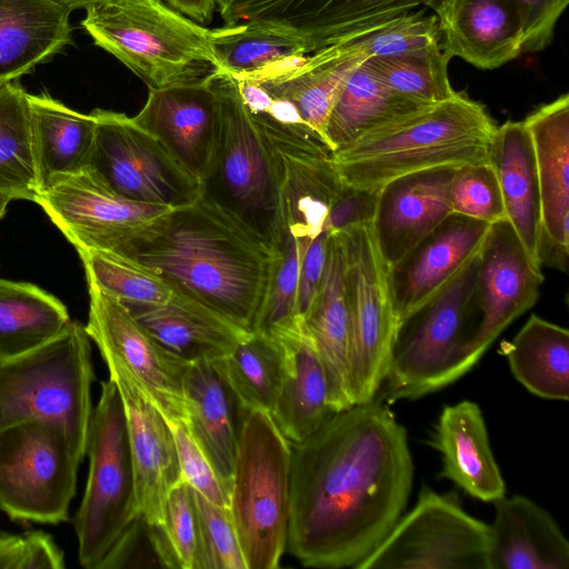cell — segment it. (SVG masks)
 I'll return each instance as SVG.
<instances>
[{
  "mask_svg": "<svg viewBox=\"0 0 569 569\" xmlns=\"http://www.w3.org/2000/svg\"><path fill=\"white\" fill-rule=\"evenodd\" d=\"M36 203L78 253L119 251L173 209L129 199L89 168L60 179Z\"/></svg>",
  "mask_w": 569,
  "mask_h": 569,
  "instance_id": "15",
  "label": "cell"
},
{
  "mask_svg": "<svg viewBox=\"0 0 569 569\" xmlns=\"http://www.w3.org/2000/svg\"><path fill=\"white\" fill-rule=\"evenodd\" d=\"M522 30V52H539L553 38L558 19L569 0H512Z\"/></svg>",
  "mask_w": 569,
  "mask_h": 569,
  "instance_id": "50",
  "label": "cell"
},
{
  "mask_svg": "<svg viewBox=\"0 0 569 569\" xmlns=\"http://www.w3.org/2000/svg\"><path fill=\"white\" fill-rule=\"evenodd\" d=\"M543 278L510 223H492L478 256L476 300L480 319L467 343L475 363L513 320L537 302Z\"/></svg>",
  "mask_w": 569,
  "mask_h": 569,
  "instance_id": "18",
  "label": "cell"
},
{
  "mask_svg": "<svg viewBox=\"0 0 569 569\" xmlns=\"http://www.w3.org/2000/svg\"><path fill=\"white\" fill-rule=\"evenodd\" d=\"M219 123L202 194L272 251L287 233L276 160L259 124L244 106L237 80L214 72Z\"/></svg>",
  "mask_w": 569,
  "mask_h": 569,
  "instance_id": "4",
  "label": "cell"
},
{
  "mask_svg": "<svg viewBox=\"0 0 569 569\" xmlns=\"http://www.w3.org/2000/svg\"><path fill=\"white\" fill-rule=\"evenodd\" d=\"M413 465L406 429L371 400L291 443L287 548L303 566L356 567L407 503Z\"/></svg>",
  "mask_w": 569,
  "mask_h": 569,
  "instance_id": "1",
  "label": "cell"
},
{
  "mask_svg": "<svg viewBox=\"0 0 569 569\" xmlns=\"http://www.w3.org/2000/svg\"><path fill=\"white\" fill-rule=\"evenodd\" d=\"M70 12L52 0H0V82L29 73L70 43Z\"/></svg>",
  "mask_w": 569,
  "mask_h": 569,
  "instance_id": "32",
  "label": "cell"
},
{
  "mask_svg": "<svg viewBox=\"0 0 569 569\" xmlns=\"http://www.w3.org/2000/svg\"><path fill=\"white\" fill-rule=\"evenodd\" d=\"M441 0H232L219 11L226 24L266 20L300 34L312 52L361 38L419 9H435Z\"/></svg>",
  "mask_w": 569,
  "mask_h": 569,
  "instance_id": "17",
  "label": "cell"
},
{
  "mask_svg": "<svg viewBox=\"0 0 569 569\" xmlns=\"http://www.w3.org/2000/svg\"><path fill=\"white\" fill-rule=\"evenodd\" d=\"M450 206L452 213L490 224L507 220L499 181L490 161L455 169L450 184Z\"/></svg>",
  "mask_w": 569,
  "mask_h": 569,
  "instance_id": "46",
  "label": "cell"
},
{
  "mask_svg": "<svg viewBox=\"0 0 569 569\" xmlns=\"http://www.w3.org/2000/svg\"><path fill=\"white\" fill-rule=\"evenodd\" d=\"M308 247L287 231L251 331L284 340L299 330L302 323L298 303L299 273Z\"/></svg>",
  "mask_w": 569,
  "mask_h": 569,
  "instance_id": "43",
  "label": "cell"
},
{
  "mask_svg": "<svg viewBox=\"0 0 569 569\" xmlns=\"http://www.w3.org/2000/svg\"><path fill=\"white\" fill-rule=\"evenodd\" d=\"M291 442L271 415L240 417L229 509L247 569H276L287 548Z\"/></svg>",
  "mask_w": 569,
  "mask_h": 569,
  "instance_id": "6",
  "label": "cell"
},
{
  "mask_svg": "<svg viewBox=\"0 0 569 569\" xmlns=\"http://www.w3.org/2000/svg\"><path fill=\"white\" fill-rule=\"evenodd\" d=\"M451 57L441 43L426 49L391 57L367 59L380 80L397 93L426 104L453 98L448 66Z\"/></svg>",
  "mask_w": 569,
  "mask_h": 569,
  "instance_id": "42",
  "label": "cell"
},
{
  "mask_svg": "<svg viewBox=\"0 0 569 569\" xmlns=\"http://www.w3.org/2000/svg\"><path fill=\"white\" fill-rule=\"evenodd\" d=\"M355 40L367 59L410 53L441 43L437 17L426 14L425 9L411 11Z\"/></svg>",
  "mask_w": 569,
  "mask_h": 569,
  "instance_id": "47",
  "label": "cell"
},
{
  "mask_svg": "<svg viewBox=\"0 0 569 569\" xmlns=\"http://www.w3.org/2000/svg\"><path fill=\"white\" fill-rule=\"evenodd\" d=\"M181 479L208 501L229 507V490L186 420L168 422Z\"/></svg>",
  "mask_w": 569,
  "mask_h": 569,
  "instance_id": "48",
  "label": "cell"
},
{
  "mask_svg": "<svg viewBox=\"0 0 569 569\" xmlns=\"http://www.w3.org/2000/svg\"><path fill=\"white\" fill-rule=\"evenodd\" d=\"M86 331L104 362L126 370L166 420H186L183 379L190 362L164 349L118 299L88 282Z\"/></svg>",
  "mask_w": 569,
  "mask_h": 569,
  "instance_id": "14",
  "label": "cell"
},
{
  "mask_svg": "<svg viewBox=\"0 0 569 569\" xmlns=\"http://www.w3.org/2000/svg\"><path fill=\"white\" fill-rule=\"evenodd\" d=\"M93 147L87 168L118 193L141 202L180 208L202 193L201 182L132 117L92 110Z\"/></svg>",
  "mask_w": 569,
  "mask_h": 569,
  "instance_id": "13",
  "label": "cell"
},
{
  "mask_svg": "<svg viewBox=\"0 0 569 569\" xmlns=\"http://www.w3.org/2000/svg\"><path fill=\"white\" fill-rule=\"evenodd\" d=\"M328 247V232H321L309 244L299 273L298 303L302 316L312 301L323 276Z\"/></svg>",
  "mask_w": 569,
  "mask_h": 569,
  "instance_id": "52",
  "label": "cell"
},
{
  "mask_svg": "<svg viewBox=\"0 0 569 569\" xmlns=\"http://www.w3.org/2000/svg\"><path fill=\"white\" fill-rule=\"evenodd\" d=\"M0 192L36 202L38 192L28 93L0 82Z\"/></svg>",
  "mask_w": 569,
  "mask_h": 569,
  "instance_id": "40",
  "label": "cell"
},
{
  "mask_svg": "<svg viewBox=\"0 0 569 569\" xmlns=\"http://www.w3.org/2000/svg\"><path fill=\"white\" fill-rule=\"evenodd\" d=\"M478 256L399 325L381 385L389 399H415L437 391L476 365L467 343L472 335L468 319L476 300Z\"/></svg>",
  "mask_w": 569,
  "mask_h": 569,
  "instance_id": "8",
  "label": "cell"
},
{
  "mask_svg": "<svg viewBox=\"0 0 569 569\" xmlns=\"http://www.w3.org/2000/svg\"><path fill=\"white\" fill-rule=\"evenodd\" d=\"M212 365L232 393L240 417L250 411L271 415L287 371L288 349L283 342L249 331Z\"/></svg>",
  "mask_w": 569,
  "mask_h": 569,
  "instance_id": "36",
  "label": "cell"
},
{
  "mask_svg": "<svg viewBox=\"0 0 569 569\" xmlns=\"http://www.w3.org/2000/svg\"><path fill=\"white\" fill-rule=\"evenodd\" d=\"M187 422L228 490L237 451L240 412L212 362H190L183 379Z\"/></svg>",
  "mask_w": 569,
  "mask_h": 569,
  "instance_id": "33",
  "label": "cell"
},
{
  "mask_svg": "<svg viewBox=\"0 0 569 569\" xmlns=\"http://www.w3.org/2000/svg\"><path fill=\"white\" fill-rule=\"evenodd\" d=\"M70 321L66 306L51 293L29 282L0 278V359L43 346Z\"/></svg>",
  "mask_w": 569,
  "mask_h": 569,
  "instance_id": "39",
  "label": "cell"
},
{
  "mask_svg": "<svg viewBox=\"0 0 569 569\" xmlns=\"http://www.w3.org/2000/svg\"><path fill=\"white\" fill-rule=\"evenodd\" d=\"M12 201L11 198L0 192V220L3 218L7 211L8 204Z\"/></svg>",
  "mask_w": 569,
  "mask_h": 569,
  "instance_id": "55",
  "label": "cell"
},
{
  "mask_svg": "<svg viewBox=\"0 0 569 569\" xmlns=\"http://www.w3.org/2000/svg\"><path fill=\"white\" fill-rule=\"evenodd\" d=\"M428 106L391 90L365 60L349 76L329 114L328 143L336 150Z\"/></svg>",
  "mask_w": 569,
  "mask_h": 569,
  "instance_id": "35",
  "label": "cell"
},
{
  "mask_svg": "<svg viewBox=\"0 0 569 569\" xmlns=\"http://www.w3.org/2000/svg\"><path fill=\"white\" fill-rule=\"evenodd\" d=\"M129 309L164 349L187 362L218 360L249 332L178 290L163 305Z\"/></svg>",
  "mask_w": 569,
  "mask_h": 569,
  "instance_id": "29",
  "label": "cell"
},
{
  "mask_svg": "<svg viewBox=\"0 0 569 569\" xmlns=\"http://www.w3.org/2000/svg\"><path fill=\"white\" fill-rule=\"evenodd\" d=\"M86 455L89 472L73 526L79 563L100 569L112 548L140 519L122 401L110 378L100 386Z\"/></svg>",
  "mask_w": 569,
  "mask_h": 569,
  "instance_id": "9",
  "label": "cell"
},
{
  "mask_svg": "<svg viewBox=\"0 0 569 569\" xmlns=\"http://www.w3.org/2000/svg\"><path fill=\"white\" fill-rule=\"evenodd\" d=\"M288 365L271 417L282 435L297 443L337 413L330 403L325 368L303 322L289 339Z\"/></svg>",
  "mask_w": 569,
  "mask_h": 569,
  "instance_id": "34",
  "label": "cell"
},
{
  "mask_svg": "<svg viewBox=\"0 0 569 569\" xmlns=\"http://www.w3.org/2000/svg\"><path fill=\"white\" fill-rule=\"evenodd\" d=\"M490 227L488 222L451 213L388 269L398 327L432 299L479 252Z\"/></svg>",
  "mask_w": 569,
  "mask_h": 569,
  "instance_id": "20",
  "label": "cell"
},
{
  "mask_svg": "<svg viewBox=\"0 0 569 569\" xmlns=\"http://www.w3.org/2000/svg\"><path fill=\"white\" fill-rule=\"evenodd\" d=\"M64 553L43 531L0 535V569H63Z\"/></svg>",
  "mask_w": 569,
  "mask_h": 569,
  "instance_id": "49",
  "label": "cell"
},
{
  "mask_svg": "<svg viewBox=\"0 0 569 569\" xmlns=\"http://www.w3.org/2000/svg\"><path fill=\"white\" fill-rule=\"evenodd\" d=\"M198 520L197 569H247L229 507L193 491Z\"/></svg>",
  "mask_w": 569,
  "mask_h": 569,
  "instance_id": "45",
  "label": "cell"
},
{
  "mask_svg": "<svg viewBox=\"0 0 569 569\" xmlns=\"http://www.w3.org/2000/svg\"><path fill=\"white\" fill-rule=\"evenodd\" d=\"M490 162L499 181L507 221L531 262L541 268L540 188L535 149L523 121L509 120L497 127Z\"/></svg>",
  "mask_w": 569,
  "mask_h": 569,
  "instance_id": "30",
  "label": "cell"
},
{
  "mask_svg": "<svg viewBox=\"0 0 569 569\" xmlns=\"http://www.w3.org/2000/svg\"><path fill=\"white\" fill-rule=\"evenodd\" d=\"M489 525L450 496L423 488L357 569H487Z\"/></svg>",
  "mask_w": 569,
  "mask_h": 569,
  "instance_id": "12",
  "label": "cell"
},
{
  "mask_svg": "<svg viewBox=\"0 0 569 569\" xmlns=\"http://www.w3.org/2000/svg\"><path fill=\"white\" fill-rule=\"evenodd\" d=\"M340 231L350 319V382L355 403L375 399L385 379L398 322L388 268L377 248L372 221Z\"/></svg>",
  "mask_w": 569,
  "mask_h": 569,
  "instance_id": "11",
  "label": "cell"
},
{
  "mask_svg": "<svg viewBox=\"0 0 569 569\" xmlns=\"http://www.w3.org/2000/svg\"><path fill=\"white\" fill-rule=\"evenodd\" d=\"M495 503L487 569L569 568V542L547 510L523 496Z\"/></svg>",
  "mask_w": 569,
  "mask_h": 569,
  "instance_id": "27",
  "label": "cell"
},
{
  "mask_svg": "<svg viewBox=\"0 0 569 569\" xmlns=\"http://www.w3.org/2000/svg\"><path fill=\"white\" fill-rule=\"evenodd\" d=\"M83 457L58 422L34 419L1 429L0 509L16 521H68Z\"/></svg>",
  "mask_w": 569,
  "mask_h": 569,
  "instance_id": "10",
  "label": "cell"
},
{
  "mask_svg": "<svg viewBox=\"0 0 569 569\" xmlns=\"http://www.w3.org/2000/svg\"><path fill=\"white\" fill-rule=\"evenodd\" d=\"M272 150L287 231L300 243L323 232L329 209L345 183L333 149L309 127H289L251 114Z\"/></svg>",
  "mask_w": 569,
  "mask_h": 569,
  "instance_id": "16",
  "label": "cell"
},
{
  "mask_svg": "<svg viewBox=\"0 0 569 569\" xmlns=\"http://www.w3.org/2000/svg\"><path fill=\"white\" fill-rule=\"evenodd\" d=\"M211 77L149 89L146 103L132 117L200 182L211 161L219 123Z\"/></svg>",
  "mask_w": 569,
  "mask_h": 569,
  "instance_id": "21",
  "label": "cell"
},
{
  "mask_svg": "<svg viewBox=\"0 0 569 569\" xmlns=\"http://www.w3.org/2000/svg\"><path fill=\"white\" fill-rule=\"evenodd\" d=\"M28 101L40 196L60 179L87 169L96 119L92 113L72 110L47 93H28Z\"/></svg>",
  "mask_w": 569,
  "mask_h": 569,
  "instance_id": "31",
  "label": "cell"
},
{
  "mask_svg": "<svg viewBox=\"0 0 569 569\" xmlns=\"http://www.w3.org/2000/svg\"><path fill=\"white\" fill-rule=\"evenodd\" d=\"M433 10L441 48L451 58L492 70L522 52V30L512 0H441Z\"/></svg>",
  "mask_w": 569,
  "mask_h": 569,
  "instance_id": "25",
  "label": "cell"
},
{
  "mask_svg": "<svg viewBox=\"0 0 569 569\" xmlns=\"http://www.w3.org/2000/svg\"><path fill=\"white\" fill-rule=\"evenodd\" d=\"M149 538L162 566L197 569L198 520L192 488L182 479L168 492L159 527H149Z\"/></svg>",
  "mask_w": 569,
  "mask_h": 569,
  "instance_id": "44",
  "label": "cell"
},
{
  "mask_svg": "<svg viewBox=\"0 0 569 569\" xmlns=\"http://www.w3.org/2000/svg\"><path fill=\"white\" fill-rule=\"evenodd\" d=\"M93 380L90 338L71 320L43 346L0 359V430L26 420L54 421L86 456Z\"/></svg>",
  "mask_w": 569,
  "mask_h": 569,
  "instance_id": "7",
  "label": "cell"
},
{
  "mask_svg": "<svg viewBox=\"0 0 569 569\" xmlns=\"http://www.w3.org/2000/svg\"><path fill=\"white\" fill-rule=\"evenodd\" d=\"M60 4L61 7L68 9L69 11H72L74 9L83 8L87 9L88 7L109 1V0H52Z\"/></svg>",
  "mask_w": 569,
  "mask_h": 569,
  "instance_id": "54",
  "label": "cell"
},
{
  "mask_svg": "<svg viewBox=\"0 0 569 569\" xmlns=\"http://www.w3.org/2000/svg\"><path fill=\"white\" fill-rule=\"evenodd\" d=\"M210 46L219 72L234 78L311 53L305 39L292 29L258 19L211 29Z\"/></svg>",
  "mask_w": 569,
  "mask_h": 569,
  "instance_id": "38",
  "label": "cell"
},
{
  "mask_svg": "<svg viewBox=\"0 0 569 569\" xmlns=\"http://www.w3.org/2000/svg\"><path fill=\"white\" fill-rule=\"evenodd\" d=\"M171 8L178 10L200 24L212 21L217 9L214 0H163Z\"/></svg>",
  "mask_w": 569,
  "mask_h": 569,
  "instance_id": "53",
  "label": "cell"
},
{
  "mask_svg": "<svg viewBox=\"0 0 569 569\" xmlns=\"http://www.w3.org/2000/svg\"><path fill=\"white\" fill-rule=\"evenodd\" d=\"M430 443L440 453L441 477L485 502H496L506 496V485L477 403L463 400L443 407Z\"/></svg>",
  "mask_w": 569,
  "mask_h": 569,
  "instance_id": "28",
  "label": "cell"
},
{
  "mask_svg": "<svg viewBox=\"0 0 569 569\" xmlns=\"http://www.w3.org/2000/svg\"><path fill=\"white\" fill-rule=\"evenodd\" d=\"M377 197L378 190L359 189L345 184L329 209L323 232L338 231L372 221Z\"/></svg>",
  "mask_w": 569,
  "mask_h": 569,
  "instance_id": "51",
  "label": "cell"
},
{
  "mask_svg": "<svg viewBox=\"0 0 569 569\" xmlns=\"http://www.w3.org/2000/svg\"><path fill=\"white\" fill-rule=\"evenodd\" d=\"M94 43L149 89L203 79L219 71L211 29L163 0H109L86 9L81 22Z\"/></svg>",
  "mask_w": 569,
  "mask_h": 569,
  "instance_id": "5",
  "label": "cell"
},
{
  "mask_svg": "<svg viewBox=\"0 0 569 569\" xmlns=\"http://www.w3.org/2000/svg\"><path fill=\"white\" fill-rule=\"evenodd\" d=\"M302 322L326 371L336 412L355 406L350 382V319L345 281V250L340 231L328 232L325 272Z\"/></svg>",
  "mask_w": 569,
  "mask_h": 569,
  "instance_id": "26",
  "label": "cell"
},
{
  "mask_svg": "<svg viewBox=\"0 0 569 569\" xmlns=\"http://www.w3.org/2000/svg\"><path fill=\"white\" fill-rule=\"evenodd\" d=\"M497 127L481 103L457 92L337 148L333 160L345 184L379 190L412 172L489 162Z\"/></svg>",
  "mask_w": 569,
  "mask_h": 569,
  "instance_id": "3",
  "label": "cell"
},
{
  "mask_svg": "<svg viewBox=\"0 0 569 569\" xmlns=\"http://www.w3.org/2000/svg\"><path fill=\"white\" fill-rule=\"evenodd\" d=\"M87 282H92L128 308L153 307L169 301L172 287L140 261L118 251L79 252Z\"/></svg>",
  "mask_w": 569,
  "mask_h": 569,
  "instance_id": "41",
  "label": "cell"
},
{
  "mask_svg": "<svg viewBox=\"0 0 569 569\" xmlns=\"http://www.w3.org/2000/svg\"><path fill=\"white\" fill-rule=\"evenodd\" d=\"M118 252L248 331L279 253L202 193L194 202L172 209Z\"/></svg>",
  "mask_w": 569,
  "mask_h": 569,
  "instance_id": "2",
  "label": "cell"
},
{
  "mask_svg": "<svg viewBox=\"0 0 569 569\" xmlns=\"http://www.w3.org/2000/svg\"><path fill=\"white\" fill-rule=\"evenodd\" d=\"M119 391L129 439L140 518L159 527L170 489L181 480L171 428L133 378L114 362H106Z\"/></svg>",
  "mask_w": 569,
  "mask_h": 569,
  "instance_id": "19",
  "label": "cell"
},
{
  "mask_svg": "<svg viewBox=\"0 0 569 569\" xmlns=\"http://www.w3.org/2000/svg\"><path fill=\"white\" fill-rule=\"evenodd\" d=\"M513 377L531 393L569 398V331L532 315L505 347Z\"/></svg>",
  "mask_w": 569,
  "mask_h": 569,
  "instance_id": "37",
  "label": "cell"
},
{
  "mask_svg": "<svg viewBox=\"0 0 569 569\" xmlns=\"http://www.w3.org/2000/svg\"><path fill=\"white\" fill-rule=\"evenodd\" d=\"M365 60L366 56L353 39L238 78L248 79L269 97L291 104L303 122L328 143L329 114L349 76Z\"/></svg>",
  "mask_w": 569,
  "mask_h": 569,
  "instance_id": "24",
  "label": "cell"
},
{
  "mask_svg": "<svg viewBox=\"0 0 569 569\" xmlns=\"http://www.w3.org/2000/svg\"><path fill=\"white\" fill-rule=\"evenodd\" d=\"M218 11L223 10L232 0H214Z\"/></svg>",
  "mask_w": 569,
  "mask_h": 569,
  "instance_id": "56",
  "label": "cell"
},
{
  "mask_svg": "<svg viewBox=\"0 0 569 569\" xmlns=\"http://www.w3.org/2000/svg\"><path fill=\"white\" fill-rule=\"evenodd\" d=\"M456 168L438 167L412 172L378 190L372 230L388 269L452 213L450 184Z\"/></svg>",
  "mask_w": 569,
  "mask_h": 569,
  "instance_id": "23",
  "label": "cell"
},
{
  "mask_svg": "<svg viewBox=\"0 0 569 569\" xmlns=\"http://www.w3.org/2000/svg\"><path fill=\"white\" fill-rule=\"evenodd\" d=\"M532 140L541 200L540 266L566 272L569 256V94L523 120Z\"/></svg>",
  "mask_w": 569,
  "mask_h": 569,
  "instance_id": "22",
  "label": "cell"
}]
</instances>
